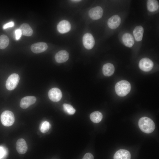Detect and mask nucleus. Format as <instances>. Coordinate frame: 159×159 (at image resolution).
<instances>
[{
  "label": "nucleus",
  "mask_w": 159,
  "mask_h": 159,
  "mask_svg": "<svg viewBox=\"0 0 159 159\" xmlns=\"http://www.w3.org/2000/svg\"><path fill=\"white\" fill-rule=\"evenodd\" d=\"M138 126L140 130L146 133H150L155 128L154 122L150 118L144 117H141L138 121Z\"/></svg>",
  "instance_id": "nucleus-1"
},
{
  "label": "nucleus",
  "mask_w": 159,
  "mask_h": 159,
  "mask_svg": "<svg viewBox=\"0 0 159 159\" xmlns=\"http://www.w3.org/2000/svg\"><path fill=\"white\" fill-rule=\"evenodd\" d=\"M131 86L127 81L122 80L115 85V90L116 94L120 97H124L128 94L130 91Z\"/></svg>",
  "instance_id": "nucleus-2"
},
{
  "label": "nucleus",
  "mask_w": 159,
  "mask_h": 159,
  "mask_svg": "<svg viewBox=\"0 0 159 159\" xmlns=\"http://www.w3.org/2000/svg\"><path fill=\"white\" fill-rule=\"evenodd\" d=\"M1 121L2 125L6 127L12 125L14 123L15 118L13 113L9 110L4 111L1 115Z\"/></svg>",
  "instance_id": "nucleus-3"
},
{
  "label": "nucleus",
  "mask_w": 159,
  "mask_h": 159,
  "mask_svg": "<svg viewBox=\"0 0 159 159\" xmlns=\"http://www.w3.org/2000/svg\"><path fill=\"white\" fill-rule=\"evenodd\" d=\"M19 80V77L17 74L14 73L11 74L6 82V89L9 90H14L18 85Z\"/></svg>",
  "instance_id": "nucleus-4"
},
{
  "label": "nucleus",
  "mask_w": 159,
  "mask_h": 159,
  "mask_svg": "<svg viewBox=\"0 0 159 159\" xmlns=\"http://www.w3.org/2000/svg\"><path fill=\"white\" fill-rule=\"evenodd\" d=\"M140 68L145 72H148L151 70L153 66V62L150 59L144 58L141 59L139 63Z\"/></svg>",
  "instance_id": "nucleus-5"
},
{
  "label": "nucleus",
  "mask_w": 159,
  "mask_h": 159,
  "mask_svg": "<svg viewBox=\"0 0 159 159\" xmlns=\"http://www.w3.org/2000/svg\"><path fill=\"white\" fill-rule=\"evenodd\" d=\"M82 42L84 47L88 49H92L95 44L94 37L92 34L89 33H86L84 35Z\"/></svg>",
  "instance_id": "nucleus-6"
},
{
  "label": "nucleus",
  "mask_w": 159,
  "mask_h": 159,
  "mask_svg": "<svg viewBox=\"0 0 159 159\" xmlns=\"http://www.w3.org/2000/svg\"><path fill=\"white\" fill-rule=\"evenodd\" d=\"M48 95L49 99L54 102L59 101L62 97L61 91L57 88H53L50 89Z\"/></svg>",
  "instance_id": "nucleus-7"
},
{
  "label": "nucleus",
  "mask_w": 159,
  "mask_h": 159,
  "mask_svg": "<svg viewBox=\"0 0 159 159\" xmlns=\"http://www.w3.org/2000/svg\"><path fill=\"white\" fill-rule=\"evenodd\" d=\"M103 12L102 8L100 6H97L91 9L89 11V15L92 19L97 20L102 17Z\"/></svg>",
  "instance_id": "nucleus-8"
},
{
  "label": "nucleus",
  "mask_w": 159,
  "mask_h": 159,
  "mask_svg": "<svg viewBox=\"0 0 159 159\" xmlns=\"http://www.w3.org/2000/svg\"><path fill=\"white\" fill-rule=\"evenodd\" d=\"M36 101V98L34 96H30L25 97L21 100L20 103V106L23 109L27 108L34 104Z\"/></svg>",
  "instance_id": "nucleus-9"
},
{
  "label": "nucleus",
  "mask_w": 159,
  "mask_h": 159,
  "mask_svg": "<svg viewBox=\"0 0 159 159\" xmlns=\"http://www.w3.org/2000/svg\"><path fill=\"white\" fill-rule=\"evenodd\" d=\"M47 47V45L46 43L39 42L32 44L31 49L34 53H39L45 51Z\"/></svg>",
  "instance_id": "nucleus-10"
},
{
  "label": "nucleus",
  "mask_w": 159,
  "mask_h": 159,
  "mask_svg": "<svg viewBox=\"0 0 159 159\" xmlns=\"http://www.w3.org/2000/svg\"><path fill=\"white\" fill-rule=\"evenodd\" d=\"M16 148L17 152L19 154L25 153L28 149L27 145L25 140L23 138H20L16 143Z\"/></svg>",
  "instance_id": "nucleus-11"
},
{
  "label": "nucleus",
  "mask_w": 159,
  "mask_h": 159,
  "mask_svg": "<svg viewBox=\"0 0 159 159\" xmlns=\"http://www.w3.org/2000/svg\"><path fill=\"white\" fill-rule=\"evenodd\" d=\"M57 29L59 32L64 34L69 31L71 29V25L70 23L66 20L60 21L58 24Z\"/></svg>",
  "instance_id": "nucleus-12"
},
{
  "label": "nucleus",
  "mask_w": 159,
  "mask_h": 159,
  "mask_svg": "<svg viewBox=\"0 0 159 159\" xmlns=\"http://www.w3.org/2000/svg\"><path fill=\"white\" fill-rule=\"evenodd\" d=\"M121 23V19L117 15H114L110 18L108 20V27L112 29H115L117 28Z\"/></svg>",
  "instance_id": "nucleus-13"
},
{
  "label": "nucleus",
  "mask_w": 159,
  "mask_h": 159,
  "mask_svg": "<svg viewBox=\"0 0 159 159\" xmlns=\"http://www.w3.org/2000/svg\"><path fill=\"white\" fill-rule=\"evenodd\" d=\"M69 57V54L66 51L62 50L59 51L56 54L55 58L57 62L62 63L67 61Z\"/></svg>",
  "instance_id": "nucleus-14"
},
{
  "label": "nucleus",
  "mask_w": 159,
  "mask_h": 159,
  "mask_svg": "<svg viewBox=\"0 0 159 159\" xmlns=\"http://www.w3.org/2000/svg\"><path fill=\"white\" fill-rule=\"evenodd\" d=\"M131 154L128 150L120 149L117 151L113 156L114 159H130Z\"/></svg>",
  "instance_id": "nucleus-15"
},
{
  "label": "nucleus",
  "mask_w": 159,
  "mask_h": 159,
  "mask_svg": "<svg viewBox=\"0 0 159 159\" xmlns=\"http://www.w3.org/2000/svg\"><path fill=\"white\" fill-rule=\"evenodd\" d=\"M122 40L124 45L126 47H131L134 44V41L133 37L130 33H125L122 37Z\"/></svg>",
  "instance_id": "nucleus-16"
},
{
  "label": "nucleus",
  "mask_w": 159,
  "mask_h": 159,
  "mask_svg": "<svg viewBox=\"0 0 159 159\" xmlns=\"http://www.w3.org/2000/svg\"><path fill=\"white\" fill-rule=\"evenodd\" d=\"M115 67L111 63H108L105 64L102 67V72L106 76H110L114 73Z\"/></svg>",
  "instance_id": "nucleus-17"
},
{
  "label": "nucleus",
  "mask_w": 159,
  "mask_h": 159,
  "mask_svg": "<svg viewBox=\"0 0 159 159\" xmlns=\"http://www.w3.org/2000/svg\"><path fill=\"white\" fill-rule=\"evenodd\" d=\"M144 29L141 26H136L133 31V34L135 40L137 42L141 41L143 38Z\"/></svg>",
  "instance_id": "nucleus-18"
},
{
  "label": "nucleus",
  "mask_w": 159,
  "mask_h": 159,
  "mask_svg": "<svg viewBox=\"0 0 159 159\" xmlns=\"http://www.w3.org/2000/svg\"><path fill=\"white\" fill-rule=\"evenodd\" d=\"M22 34L26 36H30L33 34V30L30 26L27 23H23L20 26Z\"/></svg>",
  "instance_id": "nucleus-19"
},
{
  "label": "nucleus",
  "mask_w": 159,
  "mask_h": 159,
  "mask_svg": "<svg viewBox=\"0 0 159 159\" xmlns=\"http://www.w3.org/2000/svg\"><path fill=\"white\" fill-rule=\"evenodd\" d=\"M147 5L148 9L150 12L156 11L159 7L158 2L155 0H148Z\"/></svg>",
  "instance_id": "nucleus-20"
},
{
  "label": "nucleus",
  "mask_w": 159,
  "mask_h": 159,
  "mask_svg": "<svg viewBox=\"0 0 159 159\" xmlns=\"http://www.w3.org/2000/svg\"><path fill=\"white\" fill-rule=\"evenodd\" d=\"M103 115L102 113L98 111H96L92 113L90 115L91 120L93 122L98 123L102 119Z\"/></svg>",
  "instance_id": "nucleus-21"
},
{
  "label": "nucleus",
  "mask_w": 159,
  "mask_h": 159,
  "mask_svg": "<svg viewBox=\"0 0 159 159\" xmlns=\"http://www.w3.org/2000/svg\"><path fill=\"white\" fill-rule=\"evenodd\" d=\"M9 39L6 35L3 34L0 36V49H4L8 46Z\"/></svg>",
  "instance_id": "nucleus-22"
},
{
  "label": "nucleus",
  "mask_w": 159,
  "mask_h": 159,
  "mask_svg": "<svg viewBox=\"0 0 159 159\" xmlns=\"http://www.w3.org/2000/svg\"><path fill=\"white\" fill-rule=\"evenodd\" d=\"M63 109L69 115L74 114L75 111V110L71 105L65 103L63 105Z\"/></svg>",
  "instance_id": "nucleus-23"
},
{
  "label": "nucleus",
  "mask_w": 159,
  "mask_h": 159,
  "mask_svg": "<svg viewBox=\"0 0 159 159\" xmlns=\"http://www.w3.org/2000/svg\"><path fill=\"white\" fill-rule=\"evenodd\" d=\"M50 125L49 122L45 121L43 122L40 127V130L43 133H45L49 130Z\"/></svg>",
  "instance_id": "nucleus-24"
},
{
  "label": "nucleus",
  "mask_w": 159,
  "mask_h": 159,
  "mask_svg": "<svg viewBox=\"0 0 159 159\" xmlns=\"http://www.w3.org/2000/svg\"><path fill=\"white\" fill-rule=\"evenodd\" d=\"M7 154V152L6 149L2 146H0V159H5Z\"/></svg>",
  "instance_id": "nucleus-25"
},
{
  "label": "nucleus",
  "mask_w": 159,
  "mask_h": 159,
  "mask_svg": "<svg viewBox=\"0 0 159 159\" xmlns=\"http://www.w3.org/2000/svg\"><path fill=\"white\" fill-rule=\"evenodd\" d=\"M16 39L18 40L21 38L22 33L21 30L19 29H17L15 30V31Z\"/></svg>",
  "instance_id": "nucleus-26"
},
{
  "label": "nucleus",
  "mask_w": 159,
  "mask_h": 159,
  "mask_svg": "<svg viewBox=\"0 0 159 159\" xmlns=\"http://www.w3.org/2000/svg\"><path fill=\"white\" fill-rule=\"evenodd\" d=\"M14 24L13 21H10L4 24L3 26V28L4 29H6L9 27H11L14 26Z\"/></svg>",
  "instance_id": "nucleus-27"
},
{
  "label": "nucleus",
  "mask_w": 159,
  "mask_h": 159,
  "mask_svg": "<svg viewBox=\"0 0 159 159\" xmlns=\"http://www.w3.org/2000/svg\"><path fill=\"white\" fill-rule=\"evenodd\" d=\"M82 159H94V157L92 154L88 153L85 155Z\"/></svg>",
  "instance_id": "nucleus-28"
},
{
  "label": "nucleus",
  "mask_w": 159,
  "mask_h": 159,
  "mask_svg": "<svg viewBox=\"0 0 159 159\" xmlns=\"http://www.w3.org/2000/svg\"><path fill=\"white\" fill-rule=\"evenodd\" d=\"M71 1H72L73 2H79L81 1V0H71Z\"/></svg>",
  "instance_id": "nucleus-29"
}]
</instances>
